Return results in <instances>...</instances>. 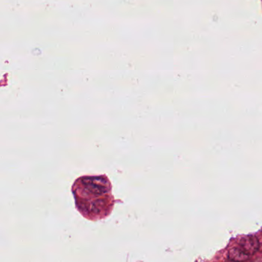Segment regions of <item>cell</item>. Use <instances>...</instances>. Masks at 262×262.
Listing matches in <instances>:
<instances>
[{
  "instance_id": "6da1fadb",
  "label": "cell",
  "mask_w": 262,
  "mask_h": 262,
  "mask_svg": "<svg viewBox=\"0 0 262 262\" xmlns=\"http://www.w3.org/2000/svg\"><path fill=\"white\" fill-rule=\"evenodd\" d=\"M79 212L90 220L106 218L113 209L111 185L105 176L79 178L72 186Z\"/></svg>"
},
{
  "instance_id": "7a4b0ae2",
  "label": "cell",
  "mask_w": 262,
  "mask_h": 262,
  "mask_svg": "<svg viewBox=\"0 0 262 262\" xmlns=\"http://www.w3.org/2000/svg\"><path fill=\"white\" fill-rule=\"evenodd\" d=\"M239 247L249 255H252L258 250L259 242L254 236H246L241 239Z\"/></svg>"
},
{
  "instance_id": "3957f363",
  "label": "cell",
  "mask_w": 262,
  "mask_h": 262,
  "mask_svg": "<svg viewBox=\"0 0 262 262\" xmlns=\"http://www.w3.org/2000/svg\"><path fill=\"white\" fill-rule=\"evenodd\" d=\"M250 256L251 255L245 252L240 247L231 248L228 254V259L235 261H245L249 259Z\"/></svg>"
}]
</instances>
